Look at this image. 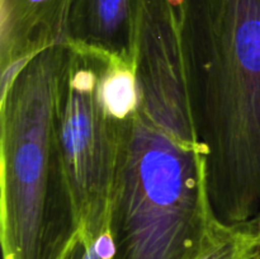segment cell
I'll use <instances>...</instances> for the list:
<instances>
[{"instance_id": "6", "label": "cell", "mask_w": 260, "mask_h": 259, "mask_svg": "<svg viewBox=\"0 0 260 259\" xmlns=\"http://www.w3.org/2000/svg\"><path fill=\"white\" fill-rule=\"evenodd\" d=\"M68 43L134 61L135 0H73Z\"/></svg>"}, {"instance_id": "2", "label": "cell", "mask_w": 260, "mask_h": 259, "mask_svg": "<svg viewBox=\"0 0 260 259\" xmlns=\"http://www.w3.org/2000/svg\"><path fill=\"white\" fill-rule=\"evenodd\" d=\"M66 43L2 74L3 259H62L80 230L58 136Z\"/></svg>"}, {"instance_id": "3", "label": "cell", "mask_w": 260, "mask_h": 259, "mask_svg": "<svg viewBox=\"0 0 260 259\" xmlns=\"http://www.w3.org/2000/svg\"><path fill=\"white\" fill-rule=\"evenodd\" d=\"M217 220L194 127L151 116L137 103L124 124L111 201L112 259H196Z\"/></svg>"}, {"instance_id": "4", "label": "cell", "mask_w": 260, "mask_h": 259, "mask_svg": "<svg viewBox=\"0 0 260 259\" xmlns=\"http://www.w3.org/2000/svg\"><path fill=\"white\" fill-rule=\"evenodd\" d=\"M106 55L66 43L58 89V136L80 230L108 231L127 118L114 116L102 95Z\"/></svg>"}, {"instance_id": "9", "label": "cell", "mask_w": 260, "mask_h": 259, "mask_svg": "<svg viewBox=\"0 0 260 259\" xmlns=\"http://www.w3.org/2000/svg\"><path fill=\"white\" fill-rule=\"evenodd\" d=\"M255 225H256V230H258L259 238H260V213H259V216L256 217V220H255Z\"/></svg>"}, {"instance_id": "1", "label": "cell", "mask_w": 260, "mask_h": 259, "mask_svg": "<svg viewBox=\"0 0 260 259\" xmlns=\"http://www.w3.org/2000/svg\"><path fill=\"white\" fill-rule=\"evenodd\" d=\"M216 217L260 213V0H173Z\"/></svg>"}, {"instance_id": "8", "label": "cell", "mask_w": 260, "mask_h": 259, "mask_svg": "<svg viewBox=\"0 0 260 259\" xmlns=\"http://www.w3.org/2000/svg\"><path fill=\"white\" fill-rule=\"evenodd\" d=\"M62 259H90L88 241H86L83 231L79 230V233L73 239L69 248L66 249Z\"/></svg>"}, {"instance_id": "7", "label": "cell", "mask_w": 260, "mask_h": 259, "mask_svg": "<svg viewBox=\"0 0 260 259\" xmlns=\"http://www.w3.org/2000/svg\"><path fill=\"white\" fill-rule=\"evenodd\" d=\"M196 259H260L255 221L226 223L217 220Z\"/></svg>"}, {"instance_id": "5", "label": "cell", "mask_w": 260, "mask_h": 259, "mask_svg": "<svg viewBox=\"0 0 260 259\" xmlns=\"http://www.w3.org/2000/svg\"><path fill=\"white\" fill-rule=\"evenodd\" d=\"M73 0H0L2 73L68 43Z\"/></svg>"}]
</instances>
